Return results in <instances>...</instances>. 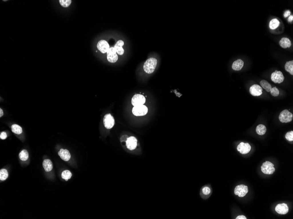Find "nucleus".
I'll return each mask as SVG.
<instances>
[{"mask_svg": "<svg viewBox=\"0 0 293 219\" xmlns=\"http://www.w3.org/2000/svg\"><path fill=\"white\" fill-rule=\"evenodd\" d=\"M157 65V59L151 57L149 58L144 64V70L146 73L149 74H152L154 72Z\"/></svg>", "mask_w": 293, "mask_h": 219, "instance_id": "1", "label": "nucleus"}, {"mask_svg": "<svg viewBox=\"0 0 293 219\" xmlns=\"http://www.w3.org/2000/svg\"><path fill=\"white\" fill-rule=\"evenodd\" d=\"M148 112V108L144 105L134 106L132 108V113L135 116H144L146 115Z\"/></svg>", "mask_w": 293, "mask_h": 219, "instance_id": "2", "label": "nucleus"}, {"mask_svg": "<svg viewBox=\"0 0 293 219\" xmlns=\"http://www.w3.org/2000/svg\"><path fill=\"white\" fill-rule=\"evenodd\" d=\"M274 164L270 161H266L262 164L261 166V171L262 173L266 175H271L275 171L274 168Z\"/></svg>", "mask_w": 293, "mask_h": 219, "instance_id": "3", "label": "nucleus"}, {"mask_svg": "<svg viewBox=\"0 0 293 219\" xmlns=\"http://www.w3.org/2000/svg\"><path fill=\"white\" fill-rule=\"evenodd\" d=\"M293 115L288 110H285L281 111L279 115V119L282 123H288L291 122L293 119Z\"/></svg>", "mask_w": 293, "mask_h": 219, "instance_id": "4", "label": "nucleus"}, {"mask_svg": "<svg viewBox=\"0 0 293 219\" xmlns=\"http://www.w3.org/2000/svg\"><path fill=\"white\" fill-rule=\"evenodd\" d=\"M248 192V187L244 184L237 185L234 189V194L238 195L239 197H244L247 194Z\"/></svg>", "mask_w": 293, "mask_h": 219, "instance_id": "5", "label": "nucleus"}, {"mask_svg": "<svg viewBox=\"0 0 293 219\" xmlns=\"http://www.w3.org/2000/svg\"><path fill=\"white\" fill-rule=\"evenodd\" d=\"M145 102V98L140 94H136L132 98V104L134 106L143 105Z\"/></svg>", "mask_w": 293, "mask_h": 219, "instance_id": "6", "label": "nucleus"}, {"mask_svg": "<svg viewBox=\"0 0 293 219\" xmlns=\"http://www.w3.org/2000/svg\"><path fill=\"white\" fill-rule=\"evenodd\" d=\"M107 60L110 63H114L116 62L118 59V56L114 47H110L107 52Z\"/></svg>", "mask_w": 293, "mask_h": 219, "instance_id": "7", "label": "nucleus"}, {"mask_svg": "<svg viewBox=\"0 0 293 219\" xmlns=\"http://www.w3.org/2000/svg\"><path fill=\"white\" fill-rule=\"evenodd\" d=\"M104 127L108 129L112 128L115 124V119L110 114L105 115L104 117Z\"/></svg>", "mask_w": 293, "mask_h": 219, "instance_id": "8", "label": "nucleus"}, {"mask_svg": "<svg viewBox=\"0 0 293 219\" xmlns=\"http://www.w3.org/2000/svg\"><path fill=\"white\" fill-rule=\"evenodd\" d=\"M271 78L272 81L275 83H281L284 80V77L283 73L281 71L278 70H276L274 72L272 73Z\"/></svg>", "mask_w": 293, "mask_h": 219, "instance_id": "9", "label": "nucleus"}, {"mask_svg": "<svg viewBox=\"0 0 293 219\" xmlns=\"http://www.w3.org/2000/svg\"><path fill=\"white\" fill-rule=\"evenodd\" d=\"M97 48L98 50L102 54H105L107 52L110 48L108 42L105 40H101L97 44Z\"/></svg>", "mask_w": 293, "mask_h": 219, "instance_id": "10", "label": "nucleus"}, {"mask_svg": "<svg viewBox=\"0 0 293 219\" xmlns=\"http://www.w3.org/2000/svg\"><path fill=\"white\" fill-rule=\"evenodd\" d=\"M237 150L241 154H247L250 152L251 147L248 143L241 142L238 145Z\"/></svg>", "mask_w": 293, "mask_h": 219, "instance_id": "11", "label": "nucleus"}, {"mask_svg": "<svg viewBox=\"0 0 293 219\" xmlns=\"http://www.w3.org/2000/svg\"><path fill=\"white\" fill-rule=\"evenodd\" d=\"M137 141L136 138L134 137H128L126 141V146L129 150L132 151L136 148L137 147Z\"/></svg>", "mask_w": 293, "mask_h": 219, "instance_id": "12", "label": "nucleus"}, {"mask_svg": "<svg viewBox=\"0 0 293 219\" xmlns=\"http://www.w3.org/2000/svg\"><path fill=\"white\" fill-rule=\"evenodd\" d=\"M250 92L254 96H259L262 94V89L259 85L254 84L250 87Z\"/></svg>", "mask_w": 293, "mask_h": 219, "instance_id": "13", "label": "nucleus"}, {"mask_svg": "<svg viewBox=\"0 0 293 219\" xmlns=\"http://www.w3.org/2000/svg\"><path fill=\"white\" fill-rule=\"evenodd\" d=\"M276 211L280 214L284 215L289 211V208L287 204L285 203L279 204L275 208Z\"/></svg>", "mask_w": 293, "mask_h": 219, "instance_id": "14", "label": "nucleus"}, {"mask_svg": "<svg viewBox=\"0 0 293 219\" xmlns=\"http://www.w3.org/2000/svg\"><path fill=\"white\" fill-rule=\"evenodd\" d=\"M58 155L63 160L67 161L70 160L71 158V155L70 152L66 149H60L58 153Z\"/></svg>", "mask_w": 293, "mask_h": 219, "instance_id": "15", "label": "nucleus"}, {"mask_svg": "<svg viewBox=\"0 0 293 219\" xmlns=\"http://www.w3.org/2000/svg\"><path fill=\"white\" fill-rule=\"evenodd\" d=\"M124 42L122 40H119L117 42L116 44H115L114 48L116 50L117 53L119 55H122L124 52V49L122 48Z\"/></svg>", "mask_w": 293, "mask_h": 219, "instance_id": "16", "label": "nucleus"}, {"mask_svg": "<svg viewBox=\"0 0 293 219\" xmlns=\"http://www.w3.org/2000/svg\"><path fill=\"white\" fill-rule=\"evenodd\" d=\"M244 65V62L241 59H238L233 63L232 68L233 70H240L242 69Z\"/></svg>", "mask_w": 293, "mask_h": 219, "instance_id": "17", "label": "nucleus"}, {"mask_svg": "<svg viewBox=\"0 0 293 219\" xmlns=\"http://www.w3.org/2000/svg\"><path fill=\"white\" fill-rule=\"evenodd\" d=\"M279 44L282 48H289L291 46V42L290 40L288 38H283L279 42Z\"/></svg>", "mask_w": 293, "mask_h": 219, "instance_id": "18", "label": "nucleus"}, {"mask_svg": "<svg viewBox=\"0 0 293 219\" xmlns=\"http://www.w3.org/2000/svg\"><path fill=\"white\" fill-rule=\"evenodd\" d=\"M43 166L47 172L51 171L53 169V165L52 161L49 159H45L43 163Z\"/></svg>", "mask_w": 293, "mask_h": 219, "instance_id": "19", "label": "nucleus"}, {"mask_svg": "<svg viewBox=\"0 0 293 219\" xmlns=\"http://www.w3.org/2000/svg\"><path fill=\"white\" fill-rule=\"evenodd\" d=\"M256 131L258 134L259 135H263L266 132V128L265 125L262 124H259L258 125L256 129Z\"/></svg>", "mask_w": 293, "mask_h": 219, "instance_id": "20", "label": "nucleus"}, {"mask_svg": "<svg viewBox=\"0 0 293 219\" xmlns=\"http://www.w3.org/2000/svg\"><path fill=\"white\" fill-rule=\"evenodd\" d=\"M285 69L286 71L288 72L291 75H293V61H288L286 63Z\"/></svg>", "mask_w": 293, "mask_h": 219, "instance_id": "21", "label": "nucleus"}, {"mask_svg": "<svg viewBox=\"0 0 293 219\" xmlns=\"http://www.w3.org/2000/svg\"><path fill=\"white\" fill-rule=\"evenodd\" d=\"M280 23L278 19H272L270 22L269 26L271 29L274 30L278 27L280 25Z\"/></svg>", "mask_w": 293, "mask_h": 219, "instance_id": "22", "label": "nucleus"}, {"mask_svg": "<svg viewBox=\"0 0 293 219\" xmlns=\"http://www.w3.org/2000/svg\"><path fill=\"white\" fill-rule=\"evenodd\" d=\"M260 84L262 87L267 92H270L272 89V86L268 82L263 80L262 81H261Z\"/></svg>", "mask_w": 293, "mask_h": 219, "instance_id": "23", "label": "nucleus"}, {"mask_svg": "<svg viewBox=\"0 0 293 219\" xmlns=\"http://www.w3.org/2000/svg\"><path fill=\"white\" fill-rule=\"evenodd\" d=\"M11 130L14 133L20 134L22 133L23 130L21 127L17 124H13L11 126Z\"/></svg>", "mask_w": 293, "mask_h": 219, "instance_id": "24", "label": "nucleus"}, {"mask_svg": "<svg viewBox=\"0 0 293 219\" xmlns=\"http://www.w3.org/2000/svg\"><path fill=\"white\" fill-rule=\"evenodd\" d=\"M19 157L20 160L23 161L27 160L29 158V154L27 151L26 150H23L21 151L19 155Z\"/></svg>", "mask_w": 293, "mask_h": 219, "instance_id": "25", "label": "nucleus"}, {"mask_svg": "<svg viewBox=\"0 0 293 219\" xmlns=\"http://www.w3.org/2000/svg\"><path fill=\"white\" fill-rule=\"evenodd\" d=\"M8 172L5 169H2L0 171V180L4 181L6 180L8 177Z\"/></svg>", "mask_w": 293, "mask_h": 219, "instance_id": "26", "label": "nucleus"}, {"mask_svg": "<svg viewBox=\"0 0 293 219\" xmlns=\"http://www.w3.org/2000/svg\"><path fill=\"white\" fill-rule=\"evenodd\" d=\"M72 175L70 171L69 170H65L63 171L62 173V179H64L66 181H68L69 179L71 178Z\"/></svg>", "mask_w": 293, "mask_h": 219, "instance_id": "27", "label": "nucleus"}, {"mask_svg": "<svg viewBox=\"0 0 293 219\" xmlns=\"http://www.w3.org/2000/svg\"><path fill=\"white\" fill-rule=\"evenodd\" d=\"M72 1L71 0H60L59 3L62 6L67 8L70 6V4H71Z\"/></svg>", "mask_w": 293, "mask_h": 219, "instance_id": "28", "label": "nucleus"}, {"mask_svg": "<svg viewBox=\"0 0 293 219\" xmlns=\"http://www.w3.org/2000/svg\"><path fill=\"white\" fill-rule=\"evenodd\" d=\"M285 138L288 141H293V131H291L288 132L285 135Z\"/></svg>", "mask_w": 293, "mask_h": 219, "instance_id": "29", "label": "nucleus"}, {"mask_svg": "<svg viewBox=\"0 0 293 219\" xmlns=\"http://www.w3.org/2000/svg\"><path fill=\"white\" fill-rule=\"evenodd\" d=\"M270 92L272 96H279V94H280V92H279V90L276 87L272 88Z\"/></svg>", "mask_w": 293, "mask_h": 219, "instance_id": "30", "label": "nucleus"}, {"mask_svg": "<svg viewBox=\"0 0 293 219\" xmlns=\"http://www.w3.org/2000/svg\"><path fill=\"white\" fill-rule=\"evenodd\" d=\"M202 192L203 194L205 195H208L210 193L211 189L209 187H205L202 189Z\"/></svg>", "mask_w": 293, "mask_h": 219, "instance_id": "31", "label": "nucleus"}, {"mask_svg": "<svg viewBox=\"0 0 293 219\" xmlns=\"http://www.w3.org/2000/svg\"><path fill=\"white\" fill-rule=\"evenodd\" d=\"M7 136V133H6L5 132H1V135H0V138L2 139V140H5L6 139Z\"/></svg>", "mask_w": 293, "mask_h": 219, "instance_id": "32", "label": "nucleus"}, {"mask_svg": "<svg viewBox=\"0 0 293 219\" xmlns=\"http://www.w3.org/2000/svg\"><path fill=\"white\" fill-rule=\"evenodd\" d=\"M290 14H291V12H290V11H285V13H284V17L285 18H287V17H288V16H289V15L290 16Z\"/></svg>", "mask_w": 293, "mask_h": 219, "instance_id": "33", "label": "nucleus"}, {"mask_svg": "<svg viewBox=\"0 0 293 219\" xmlns=\"http://www.w3.org/2000/svg\"><path fill=\"white\" fill-rule=\"evenodd\" d=\"M236 219H247V218H246V216H243V215H241V216H238L237 217V218H236Z\"/></svg>", "mask_w": 293, "mask_h": 219, "instance_id": "34", "label": "nucleus"}, {"mask_svg": "<svg viewBox=\"0 0 293 219\" xmlns=\"http://www.w3.org/2000/svg\"><path fill=\"white\" fill-rule=\"evenodd\" d=\"M293 15H291L289 16V17L288 19V21L289 22H290V23H291V22H292V21H293Z\"/></svg>", "mask_w": 293, "mask_h": 219, "instance_id": "35", "label": "nucleus"}, {"mask_svg": "<svg viewBox=\"0 0 293 219\" xmlns=\"http://www.w3.org/2000/svg\"><path fill=\"white\" fill-rule=\"evenodd\" d=\"M3 115V111L2 110V109H0V117H2V115Z\"/></svg>", "mask_w": 293, "mask_h": 219, "instance_id": "36", "label": "nucleus"}]
</instances>
